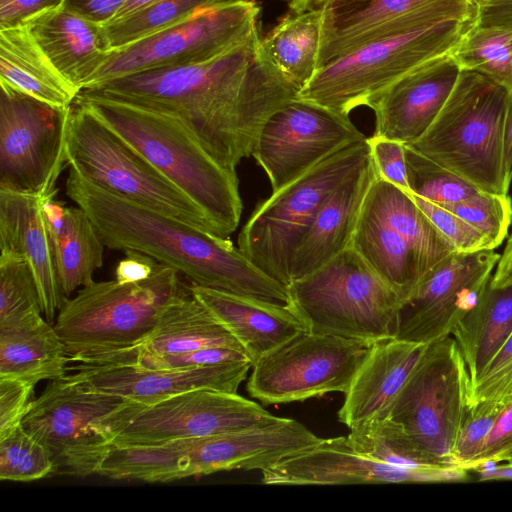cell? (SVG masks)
Returning a JSON list of instances; mask_svg holds the SVG:
<instances>
[{"instance_id": "obj_1", "label": "cell", "mask_w": 512, "mask_h": 512, "mask_svg": "<svg viewBox=\"0 0 512 512\" xmlns=\"http://www.w3.org/2000/svg\"><path fill=\"white\" fill-rule=\"evenodd\" d=\"M80 92L177 117L213 158L236 170L265 121L299 89L263 51L257 30L210 60L132 73Z\"/></svg>"}, {"instance_id": "obj_12", "label": "cell", "mask_w": 512, "mask_h": 512, "mask_svg": "<svg viewBox=\"0 0 512 512\" xmlns=\"http://www.w3.org/2000/svg\"><path fill=\"white\" fill-rule=\"evenodd\" d=\"M470 392L463 357L454 338L448 336L427 344L389 417L433 463L458 466L453 450Z\"/></svg>"}, {"instance_id": "obj_26", "label": "cell", "mask_w": 512, "mask_h": 512, "mask_svg": "<svg viewBox=\"0 0 512 512\" xmlns=\"http://www.w3.org/2000/svg\"><path fill=\"white\" fill-rule=\"evenodd\" d=\"M426 346L398 338L376 342L344 394L338 420L351 429L389 416Z\"/></svg>"}, {"instance_id": "obj_30", "label": "cell", "mask_w": 512, "mask_h": 512, "mask_svg": "<svg viewBox=\"0 0 512 512\" xmlns=\"http://www.w3.org/2000/svg\"><path fill=\"white\" fill-rule=\"evenodd\" d=\"M0 83L57 107L71 106L79 94L26 25L0 30Z\"/></svg>"}, {"instance_id": "obj_21", "label": "cell", "mask_w": 512, "mask_h": 512, "mask_svg": "<svg viewBox=\"0 0 512 512\" xmlns=\"http://www.w3.org/2000/svg\"><path fill=\"white\" fill-rule=\"evenodd\" d=\"M73 363L65 377L91 390L142 403L196 389L236 393L253 366L250 360L188 369L148 368L126 360Z\"/></svg>"}, {"instance_id": "obj_2", "label": "cell", "mask_w": 512, "mask_h": 512, "mask_svg": "<svg viewBox=\"0 0 512 512\" xmlns=\"http://www.w3.org/2000/svg\"><path fill=\"white\" fill-rule=\"evenodd\" d=\"M66 195L89 216L106 248L135 251L166 264L191 284L279 304L288 287L221 237L100 188L69 167Z\"/></svg>"}, {"instance_id": "obj_41", "label": "cell", "mask_w": 512, "mask_h": 512, "mask_svg": "<svg viewBox=\"0 0 512 512\" xmlns=\"http://www.w3.org/2000/svg\"><path fill=\"white\" fill-rule=\"evenodd\" d=\"M442 207L449 209L482 233L494 249L502 244L512 224V200L508 194L480 191L468 199Z\"/></svg>"}, {"instance_id": "obj_42", "label": "cell", "mask_w": 512, "mask_h": 512, "mask_svg": "<svg viewBox=\"0 0 512 512\" xmlns=\"http://www.w3.org/2000/svg\"><path fill=\"white\" fill-rule=\"evenodd\" d=\"M509 401H481L469 405L453 450L456 465L470 470L499 414Z\"/></svg>"}, {"instance_id": "obj_27", "label": "cell", "mask_w": 512, "mask_h": 512, "mask_svg": "<svg viewBox=\"0 0 512 512\" xmlns=\"http://www.w3.org/2000/svg\"><path fill=\"white\" fill-rule=\"evenodd\" d=\"M375 177L370 159L329 196L294 250L291 282L316 271L350 247L364 199Z\"/></svg>"}, {"instance_id": "obj_45", "label": "cell", "mask_w": 512, "mask_h": 512, "mask_svg": "<svg viewBox=\"0 0 512 512\" xmlns=\"http://www.w3.org/2000/svg\"><path fill=\"white\" fill-rule=\"evenodd\" d=\"M124 360L142 367L167 369H188L224 362L243 360L251 361L246 353L224 347L205 348L195 351L170 354L140 353L137 352L136 349L131 357Z\"/></svg>"}, {"instance_id": "obj_9", "label": "cell", "mask_w": 512, "mask_h": 512, "mask_svg": "<svg viewBox=\"0 0 512 512\" xmlns=\"http://www.w3.org/2000/svg\"><path fill=\"white\" fill-rule=\"evenodd\" d=\"M66 162L100 188L215 234L185 193L76 99L69 113Z\"/></svg>"}, {"instance_id": "obj_19", "label": "cell", "mask_w": 512, "mask_h": 512, "mask_svg": "<svg viewBox=\"0 0 512 512\" xmlns=\"http://www.w3.org/2000/svg\"><path fill=\"white\" fill-rule=\"evenodd\" d=\"M319 68L370 42L449 18H474V0H329Z\"/></svg>"}, {"instance_id": "obj_44", "label": "cell", "mask_w": 512, "mask_h": 512, "mask_svg": "<svg viewBox=\"0 0 512 512\" xmlns=\"http://www.w3.org/2000/svg\"><path fill=\"white\" fill-rule=\"evenodd\" d=\"M511 389L512 333L473 383L469 405L481 401H510Z\"/></svg>"}, {"instance_id": "obj_23", "label": "cell", "mask_w": 512, "mask_h": 512, "mask_svg": "<svg viewBox=\"0 0 512 512\" xmlns=\"http://www.w3.org/2000/svg\"><path fill=\"white\" fill-rule=\"evenodd\" d=\"M460 72L447 54L394 83L370 107L375 114L373 135L405 145L418 140L440 113Z\"/></svg>"}, {"instance_id": "obj_56", "label": "cell", "mask_w": 512, "mask_h": 512, "mask_svg": "<svg viewBox=\"0 0 512 512\" xmlns=\"http://www.w3.org/2000/svg\"><path fill=\"white\" fill-rule=\"evenodd\" d=\"M329 0H289L291 13H301L323 6Z\"/></svg>"}, {"instance_id": "obj_29", "label": "cell", "mask_w": 512, "mask_h": 512, "mask_svg": "<svg viewBox=\"0 0 512 512\" xmlns=\"http://www.w3.org/2000/svg\"><path fill=\"white\" fill-rule=\"evenodd\" d=\"M63 294L69 298L88 285L102 266L104 248L92 221L79 206H66L55 195L44 202Z\"/></svg>"}, {"instance_id": "obj_57", "label": "cell", "mask_w": 512, "mask_h": 512, "mask_svg": "<svg viewBox=\"0 0 512 512\" xmlns=\"http://www.w3.org/2000/svg\"><path fill=\"white\" fill-rule=\"evenodd\" d=\"M494 463H504L512 465V444L496 458Z\"/></svg>"}, {"instance_id": "obj_37", "label": "cell", "mask_w": 512, "mask_h": 512, "mask_svg": "<svg viewBox=\"0 0 512 512\" xmlns=\"http://www.w3.org/2000/svg\"><path fill=\"white\" fill-rule=\"evenodd\" d=\"M226 1L230 0H157L142 10L103 26L110 48L115 50Z\"/></svg>"}, {"instance_id": "obj_16", "label": "cell", "mask_w": 512, "mask_h": 512, "mask_svg": "<svg viewBox=\"0 0 512 512\" xmlns=\"http://www.w3.org/2000/svg\"><path fill=\"white\" fill-rule=\"evenodd\" d=\"M0 189L56 192L67 165L70 107H57L0 83Z\"/></svg>"}, {"instance_id": "obj_46", "label": "cell", "mask_w": 512, "mask_h": 512, "mask_svg": "<svg viewBox=\"0 0 512 512\" xmlns=\"http://www.w3.org/2000/svg\"><path fill=\"white\" fill-rule=\"evenodd\" d=\"M368 143L376 175L410 192L405 144L374 135L368 138Z\"/></svg>"}, {"instance_id": "obj_49", "label": "cell", "mask_w": 512, "mask_h": 512, "mask_svg": "<svg viewBox=\"0 0 512 512\" xmlns=\"http://www.w3.org/2000/svg\"><path fill=\"white\" fill-rule=\"evenodd\" d=\"M64 0H0V30L23 26L33 17L61 7Z\"/></svg>"}, {"instance_id": "obj_11", "label": "cell", "mask_w": 512, "mask_h": 512, "mask_svg": "<svg viewBox=\"0 0 512 512\" xmlns=\"http://www.w3.org/2000/svg\"><path fill=\"white\" fill-rule=\"evenodd\" d=\"M282 418L237 392L196 389L150 403L128 400L97 426L112 447L147 446L266 426Z\"/></svg>"}, {"instance_id": "obj_32", "label": "cell", "mask_w": 512, "mask_h": 512, "mask_svg": "<svg viewBox=\"0 0 512 512\" xmlns=\"http://www.w3.org/2000/svg\"><path fill=\"white\" fill-rule=\"evenodd\" d=\"M213 347L246 353L228 329L189 291L164 309L156 327L137 352L170 354Z\"/></svg>"}, {"instance_id": "obj_39", "label": "cell", "mask_w": 512, "mask_h": 512, "mask_svg": "<svg viewBox=\"0 0 512 512\" xmlns=\"http://www.w3.org/2000/svg\"><path fill=\"white\" fill-rule=\"evenodd\" d=\"M405 154L411 193L443 206L463 201L480 192L472 184L408 145H405Z\"/></svg>"}, {"instance_id": "obj_36", "label": "cell", "mask_w": 512, "mask_h": 512, "mask_svg": "<svg viewBox=\"0 0 512 512\" xmlns=\"http://www.w3.org/2000/svg\"><path fill=\"white\" fill-rule=\"evenodd\" d=\"M347 438L360 454L390 466L415 471L445 467L433 463L422 453L401 425L389 416L351 428Z\"/></svg>"}, {"instance_id": "obj_35", "label": "cell", "mask_w": 512, "mask_h": 512, "mask_svg": "<svg viewBox=\"0 0 512 512\" xmlns=\"http://www.w3.org/2000/svg\"><path fill=\"white\" fill-rule=\"evenodd\" d=\"M450 55L461 71L482 74L512 92V28L474 24Z\"/></svg>"}, {"instance_id": "obj_40", "label": "cell", "mask_w": 512, "mask_h": 512, "mask_svg": "<svg viewBox=\"0 0 512 512\" xmlns=\"http://www.w3.org/2000/svg\"><path fill=\"white\" fill-rule=\"evenodd\" d=\"M53 462L48 450L27 433L22 425L0 438V479L30 482L52 476Z\"/></svg>"}, {"instance_id": "obj_14", "label": "cell", "mask_w": 512, "mask_h": 512, "mask_svg": "<svg viewBox=\"0 0 512 512\" xmlns=\"http://www.w3.org/2000/svg\"><path fill=\"white\" fill-rule=\"evenodd\" d=\"M127 401L63 377L31 401L21 425L48 450L52 476L86 477L98 474L112 449L98 422Z\"/></svg>"}, {"instance_id": "obj_13", "label": "cell", "mask_w": 512, "mask_h": 512, "mask_svg": "<svg viewBox=\"0 0 512 512\" xmlns=\"http://www.w3.org/2000/svg\"><path fill=\"white\" fill-rule=\"evenodd\" d=\"M259 13L255 0H230L204 8L174 25L112 50L87 87L141 71L210 60L256 32Z\"/></svg>"}, {"instance_id": "obj_31", "label": "cell", "mask_w": 512, "mask_h": 512, "mask_svg": "<svg viewBox=\"0 0 512 512\" xmlns=\"http://www.w3.org/2000/svg\"><path fill=\"white\" fill-rule=\"evenodd\" d=\"M65 346L42 315L0 328V377L20 378L35 384L57 380L68 373Z\"/></svg>"}, {"instance_id": "obj_20", "label": "cell", "mask_w": 512, "mask_h": 512, "mask_svg": "<svg viewBox=\"0 0 512 512\" xmlns=\"http://www.w3.org/2000/svg\"><path fill=\"white\" fill-rule=\"evenodd\" d=\"M468 471L460 466L427 471L390 466L360 454L347 436H339L322 438L317 445L262 471V482L267 485L442 483L464 481Z\"/></svg>"}, {"instance_id": "obj_52", "label": "cell", "mask_w": 512, "mask_h": 512, "mask_svg": "<svg viewBox=\"0 0 512 512\" xmlns=\"http://www.w3.org/2000/svg\"><path fill=\"white\" fill-rule=\"evenodd\" d=\"M475 24L512 28V0H474Z\"/></svg>"}, {"instance_id": "obj_54", "label": "cell", "mask_w": 512, "mask_h": 512, "mask_svg": "<svg viewBox=\"0 0 512 512\" xmlns=\"http://www.w3.org/2000/svg\"><path fill=\"white\" fill-rule=\"evenodd\" d=\"M504 163L507 172L512 176V95L506 111L504 138H503Z\"/></svg>"}, {"instance_id": "obj_51", "label": "cell", "mask_w": 512, "mask_h": 512, "mask_svg": "<svg viewBox=\"0 0 512 512\" xmlns=\"http://www.w3.org/2000/svg\"><path fill=\"white\" fill-rule=\"evenodd\" d=\"M158 261L145 254L125 251L115 270V279L122 283L139 282L147 279L154 271Z\"/></svg>"}, {"instance_id": "obj_53", "label": "cell", "mask_w": 512, "mask_h": 512, "mask_svg": "<svg viewBox=\"0 0 512 512\" xmlns=\"http://www.w3.org/2000/svg\"><path fill=\"white\" fill-rule=\"evenodd\" d=\"M489 286L491 288L512 286V233L508 238L503 254L500 255Z\"/></svg>"}, {"instance_id": "obj_7", "label": "cell", "mask_w": 512, "mask_h": 512, "mask_svg": "<svg viewBox=\"0 0 512 512\" xmlns=\"http://www.w3.org/2000/svg\"><path fill=\"white\" fill-rule=\"evenodd\" d=\"M350 247L402 306L422 279L455 252L407 191L377 175L364 199Z\"/></svg>"}, {"instance_id": "obj_33", "label": "cell", "mask_w": 512, "mask_h": 512, "mask_svg": "<svg viewBox=\"0 0 512 512\" xmlns=\"http://www.w3.org/2000/svg\"><path fill=\"white\" fill-rule=\"evenodd\" d=\"M512 333V286L489 285L451 335L463 357L471 387Z\"/></svg>"}, {"instance_id": "obj_47", "label": "cell", "mask_w": 512, "mask_h": 512, "mask_svg": "<svg viewBox=\"0 0 512 512\" xmlns=\"http://www.w3.org/2000/svg\"><path fill=\"white\" fill-rule=\"evenodd\" d=\"M35 385L20 378L0 377V438L21 425Z\"/></svg>"}, {"instance_id": "obj_17", "label": "cell", "mask_w": 512, "mask_h": 512, "mask_svg": "<svg viewBox=\"0 0 512 512\" xmlns=\"http://www.w3.org/2000/svg\"><path fill=\"white\" fill-rule=\"evenodd\" d=\"M365 138L349 115L297 97L265 121L251 156L267 174L274 192Z\"/></svg>"}, {"instance_id": "obj_22", "label": "cell", "mask_w": 512, "mask_h": 512, "mask_svg": "<svg viewBox=\"0 0 512 512\" xmlns=\"http://www.w3.org/2000/svg\"><path fill=\"white\" fill-rule=\"evenodd\" d=\"M322 438L297 420L187 439L184 460L193 477L230 470H260L317 445Z\"/></svg>"}, {"instance_id": "obj_6", "label": "cell", "mask_w": 512, "mask_h": 512, "mask_svg": "<svg viewBox=\"0 0 512 512\" xmlns=\"http://www.w3.org/2000/svg\"><path fill=\"white\" fill-rule=\"evenodd\" d=\"M474 18H449L365 44L318 68L298 98L349 115L425 63L450 54Z\"/></svg>"}, {"instance_id": "obj_55", "label": "cell", "mask_w": 512, "mask_h": 512, "mask_svg": "<svg viewBox=\"0 0 512 512\" xmlns=\"http://www.w3.org/2000/svg\"><path fill=\"white\" fill-rule=\"evenodd\" d=\"M156 1L157 0H127L110 22L125 18L139 10L146 8Z\"/></svg>"}, {"instance_id": "obj_25", "label": "cell", "mask_w": 512, "mask_h": 512, "mask_svg": "<svg viewBox=\"0 0 512 512\" xmlns=\"http://www.w3.org/2000/svg\"><path fill=\"white\" fill-rule=\"evenodd\" d=\"M197 298L228 329L254 363L301 333L309 332L291 304L189 286Z\"/></svg>"}, {"instance_id": "obj_43", "label": "cell", "mask_w": 512, "mask_h": 512, "mask_svg": "<svg viewBox=\"0 0 512 512\" xmlns=\"http://www.w3.org/2000/svg\"><path fill=\"white\" fill-rule=\"evenodd\" d=\"M416 205L457 253L494 250L491 242L472 225L449 209L408 192Z\"/></svg>"}, {"instance_id": "obj_38", "label": "cell", "mask_w": 512, "mask_h": 512, "mask_svg": "<svg viewBox=\"0 0 512 512\" xmlns=\"http://www.w3.org/2000/svg\"><path fill=\"white\" fill-rule=\"evenodd\" d=\"M35 275L21 256L0 253V328L42 314Z\"/></svg>"}, {"instance_id": "obj_24", "label": "cell", "mask_w": 512, "mask_h": 512, "mask_svg": "<svg viewBox=\"0 0 512 512\" xmlns=\"http://www.w3.org/2000/svg\"><path fill=\"white\" fill-rule=\"evenodd\" d=\"M56 193L24 194L0 189V252L19 255L29 263L49 323L67 299L44 211L45 200Z\"/></svg>"}, {"instance_id": "obj_15", "label": "cell", "mask_w": 512, "mask_h": 512, "mask_svg": "<svg viewBox=\"0 0 512 512\" xmlns=\"http://www.w3.org/2000/svg\"><path fill=\"white\" fill-rule=\"evenodd\" d=\"M375 343L301 333L253 363L246 389L263 405L345 394Z\"/></svg>"}, {"instance_id": "obj_50", "label": "cell", "mask_w": 512, "mask_h": 512, "mask_svg": "<svg viewBox=\"0 0 512 512\" xmlns=\"http://www.w3.org/2000/svg\"><path fill=\"white\" fill-rule=\"evenodd\" d=\"M127 0H64L63 7L100 25L109 23Z\"/></svg>"}, {"instance_id": "obj_58", "label": "cell", "mask_w": 512, "mask_h": 512, "mask_svg": "<svg viewBox=\"0 0 512 512\" xmlns=\"http://www.w3.org/2000/svg\"><path fill=\"white\" fill-rule=\"evenodd\" d=\"M508 399H509L510 401L512 400V389H511V391H510V393H509Z\"/></svg>"}, {"instance_id": "obj_3", "label": "cell", "mask_w": 512, "mask_h": 512, "mask_svg": "<svg viewBox=\"0 0 512 512\" xmlns=\"http://www.w3.org/2000/svg\"><path fill=\"white\" fill-rule=\"evenodd\" d=\"M76 100L185 193L216 235L229 237L236 230L243 209L236 170L213 158L179 118L82 92Z\"/></svg>"}, {"instance_id": "obj_5", "label": "cell", "mask_w": 512, "mask_h": 512, "mask_svg": "<svg viewBox=\"0 0 512 512\" xmlns=\"http://www.w3.org/2000/svg\"><path fill=\"white\" fill-rule=\"evenodd\" d=\"M510 95L482 74L462 70L436 119L408 146L478 190L506 195L512 179L503 153Z\"/></svg>"}, {"instance_id": "obj_10", "label": "cell", "mask_w": 512, "mask_h": 512, "mask_svg": "<svg viewBox=\"0 0 512 512\" xmlns=\"http://www.w3.org/2000/svg\"><path fill=\"white\" fill-rule=\"evenodd\" d=\"M371 159L368 138L330 155L257 205L239 237V249L262 271L289 286L298 243L329 196Z\"/></svg>"}, {"instance_id": "obj_59", "label": "cell", "mask_w": 512, "mask_h": 512, "mask_svg": "<svg viewBox=\"0 0 512 512\" xmlns=\"http://www.w3.org/2000/svg\"><path fill=\"white\" fill-rule=\"evenodd\" d=\"M510 94L512 95V92Z\"/></svg>"}, {"instance_id": "obj_18", "label": "cell", "mask_w": 512, "mask_h": 512, "mask_svg": "<svg viewBox=\"0 0 512 512\" xmlns=\"http://www.w3.org/2000/svg\"><path fill=\"white\" fill-rule=\"evenodd\" d=\"M499 258L494 250L454 252L447 257L402 306L395 338L430 344L451 336L489 285Z\"/></svg>"}, {"instance_id": "obj_34", "label": "cell", "mask_w": 512, "mask_h": 512, "mask_svg": "<svg viewBox=\"0 0 512 512\" xmlns=\"http://www.w3.org/2000/svg\"><path fill=\"white\" fill-rule=\"evenodd\" d=\"M323 8L291 13L261 38L263 51L300 91L319 68Z\"/></svg>"}, {"instance_id": "obj_4", "label": "cell", "mask_w": 512, "mask_h": 512, "mask_svg": "<svg viewBox=\"0 0 512 512\" xmlns=\"http://www.w3.org/2000/svg\"><path fill=\"white\" fill-rule=\"evenodd\" d=\"M180 275L158 261L147 279L92 281L67 298L53 326L70 362L135 351L152 333L164 309L190 291Z\"/></svg>"}, {"instance_id": "obj_48", "label": "cell", "mask_w": 512, "mask_h": 512, "mask_svg": "<svg viewBox=\"0 0 512 512\" xmlns=\"http://www.w3.org/2000/svg\"><path fill=\"white\" fill-rule=\"evenodd\" d=\"M512 444V400L509 401L489 432L484 446L470 470L486 463H494L496 458Z\"/></svg>"}, {"instance_id": "obj_8", "label": "cell", "mask_w": 512, "mask_h": 512, "mask_svg": "<svg viewBox=\"0 0 512 512\" xmlns=\"http://www.w3.org/2000/svg\"><path fill=\"white\" fill-rule=\"evenodd\" d=\"M288 291L309 332L374 343L396 337L402 304L351 247Z\"/></svg>"}, {"instance_id": "obj_28", "label": "cell", "mask_w": 512, "mask_h": 512, "mask_svg": "<svg viewBox=\"0 0 512 512\" xmlns=\"http://www.w3.org/2000/svg\"><path fill=\"white\" fill-rule=\"evenodd\" d=\"M25 25L57 70L79 92L112 51L103 25L63 6L45 11Z\"/></svg>"}]
</instances>
